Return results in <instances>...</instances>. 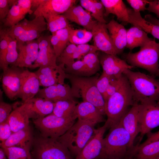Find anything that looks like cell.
I'll return each instance as SVG.
<instances>
[{
	"label": "cell",
	"mask_w": 159,
	"mask_h": 159,
	"mask_svg": "<svg viewBox=\"0 0 159 159\" xmlns=\"http://www.w3.org/2000/svg\"><path fill=\"white\" fill-rule=\"evenodd\" d=\"M134 104L129 82L123 74L119 89L105 102V114L107 119L105 123L108 128H110L118 124Z\"/></svg>",
	"instance_id": "1"
},
{
	"label": "cell",
	"mask_w": 159,
	"mask_h": 159,
	"mask_svg": "<svg viewBox=\"0 0 159 159\" xmlns=\"http://www.w3.org/2000/svg\"><path fill=\"white\" fill-rule=\"evenodd\" d=\"M135 147L130 135L119 122L110 128L109 132L104 138L100 158L125 159L128 154L131 156Z\"/></svg>",
	"instance_id": "2"
},
{
	"label": "cell",
	"mask_w": 159,
	"mask_h": 159,
	"mask_svg": "<svg viewBox=\"0 0 159 159\" xmlns=\"http://www.w3.org/2000/svg\"><path fill=\"white\" fill-rule=\"evenodd\" d=\"M129 82L134 103L153 101L159 103V80L153 76L128 69L123 72Z\"/></svg>",
	"instance_id": "3"
},
{
	"label": "cell",
	"mask_w": 159,
	"mask_h": 159,
	"mask_svg": "<svg viewBox=\"0 0 159 159\" xmlns=\"http://www.w3.org/2000/svg\"><path fill=\"white\" fill-rule=\"evenodd\" d=\"M98 75L82 77L67 74L66 79L71 85L75 98H82L83 101L95 106L103 115H105V102L96 86Z\"/></svg>",
	"instance_id": "4"
},
{
	"label": "cell",
	"mask_w": 159,
	"mask_h": 159,
	"mask_svg": "<svg viewBox=\"0 0 159 159\" xmlns=\"http://www.w3.org/2000/svg\"><path fill=\"white\" fill-rule=\"evenodd\" d=\"M95 125L78 119L63 135L57 139L69 150L74 158L93 136Z\"/></svg>",
	"instance_id": "5"
},
{
	"label": "cell",
	"mask_w": 159,
	"mask_h": 159,
	"mask_svg": "<svg viewBox=\"0 0 159 159\" xmlns=\"http://www.w3.org/2000/svg\"><path fill=\"white\" fill-rule=\"evenodd\" d=\"M127 62L133 67L144 69L153 75H157L159 64V43L152 39L140 47L135 53L130 52L124 55Z\"/></svg>",
	"instance_id": "6"
},
{
	"label": "cell",
	"mask_w": 159,
	"mask_h": 159,
	"mask_svg": "<svg viewBox=\"0 0 159 159\" xmlns=\"http://www.w3.org/2000/svg\"><path fill=\"white\" fill-rule=\"evenodd\" d=\"M30 153L34 159H74L68 149L57 139L40 135L34 137Z\"/></svg>",
	"instance_id": "7"
},
{
	"label": "cell",
	"mask_w": 159,
	"mask_h": 159,
	"mask_svg": "<svg viewBox=\"0 0 159 159\" xmlns=\"http://www.w3.org/2000/svg\"><path fill=\"white\" fill-rule=\"evenodd\" d=\"M76 115L60 117L51 114L44 117L33 120V122L42 136L57 139L75 123Z\"/></svg>",
	"instance_id": "8"
},
{
	"label": "cell",
	"mask_w": 159,
	"mask_h": 159,
	"mask_svg": "<svg viewBox=\"0 0 159 159\" xmlns=\"http://www.w3.org/2000/svg\"><path fill=\"white\" fill-rule=\"evenodd\" d=\"M138 120L141 140L159 126V103L150 101L139 104Z\"/></svg>",
	"instance_id": "9"
},
{
	"label": "cell",
	"mask_w": 159,
	"mask_h": 159,
	"mask_svg": "<svg viewBox=\"0 0 159 159\" xmlns=\"http://www.w3.org/2000/svg\"><path fill=\"white\" fill-rule=\"evenodd\" d=\"M99 58L96 52H90L82 60H77L65 65L67 74L82 77H90L96 74L100 69Z\"/></svg>",
	"instance_id": "10"
},
{
	"label": "cell",
	"mask_w": 159,
	"mask_h": 159,
	"mask_svg": "<svg viewBox=\"0 0 159 159\" xmlns=\"http://www.w3.org/2000/svg\"><path fill=\"white\" fill-rule=\"evenodd\" d=\"M24 69V68L11 66L3 71L2 87L5 95L11 100L17 98L20 90Z\"/></svg>",
	"instance_id": "11"
},
{
	"label": "cell",
	"mask_w": 159,
	"mask_h": 159,
	"mask_svg": "<svg viewBox=\"0 0 159 159\" xmlns=\"http://www.w3.org/2000/svg\"><path fill=\"white\" fill-rule=\"evenodd\" d=\"M39 79L40 86L47 87L58 84H65L67 73L65 65L41 67L34 72Z\"/></svg>",
	"instance_id": "12"
},
{
	"label": "cell",
	"mask_w": 159,
	"mask_h": 159,
	"mask_svg": "<svg viewBox=\"0 0 159 159\" xmlns=\"http://www.w3.org/2000/svg\"><path fill=\"white\" fill-rule=\"evenodd\" d=\"M17 49L18 52V58L15 63L11 66L31 69L38 55V40L26 42L17 41Z\"/></svg>",
	"instance_id": "13"
},
{
	"label": "cell",
	"mask_w": 159,
	"mask_h": 159,
	"mask_svg": "<svg viewBox=\"0 0 159 159\" xmlns=\"http://www.w3.org/2000/svg\"><path fill=\"white\" fill-rule=\"evenodd\" d=\"M39 52L37 59L31 69L55 66L57 57L50 42V35H42L37 39Z\"/></svg>",
	"instance_id": "14"
},
{
	"label": "cell",
	"mask_w": 159,
	"mask_h": 159,
	"mask_svg": "<svg viewBox=\"0 0 159 159\" xmlns=\"http://www.w3.org/2000/svg\"><path fill=\"white\" fill-rule=\"evenodd\" d=\"M107 128L105 123L103 126L95 129L92 137L74 159L100 158L102 150L103 136Z\"/></svg>",
	"instance_id": "15"
},
{
	"label": "cell",
	"mask_w": 159,
	"mask_h": 159,
	"mask_svg": "<svg viewBox=\"0 0 159 159\" xmlns=\"http://www.w3.org/2000/svg\"><path fill=\"white\" fill-rule=\"evenodd\" d=\"M106 23L97 22L91 32L94 46L97 51L114 55L117 54L113 45L106 26Z\"/></svg>",
	"instance_id": "16"
},
{
	"label": "cell",
	"mask_w": 159,
	"mask_h": 159,
	"mask_svg": "<svg viewBox=\"0 0 159 159\" xmlns=\"http://www.w3.org/2000/svg\"><path fill=\"white\" fill-rule=\"evenodd\" d=\"M76 0H44L33 13L35 16H41L46 20L50 16L62 14L75 5Z\"/></svg>",
	"instance_id": "17"
},
{
	"label": "cell",
	"mask_w": 159,
	"mask_h": 159,
	"mask_svg": "<svg viewBox=\"0 0 159 159\" xmlns=\"http://www.w3.org/2000/svg\"><path fill=\"white\" fill-rule=\"evenodd\" d=\"M116 55L104 53L99 59L103 73L111 76L118 78L123 74L125 70L131 69L133 67Z\"/></svg>",
	"instance_id": "18"
},
{
	"label": "cell",
	"mask_w": 159,
	"mask_h": 159,
	"mask_svg": "<svg viewBox=\"0 0 159 159\" xmlns=\"http://www.w3.org/2000/svg\"><path fill=\"white\" fill-rule=\"evenodd\" d=\"M36 97L54 103L61 100H75L71 87L66 84H58L40 89Z\"/></svg>",
	"instance_id": "19"
},
{
	"label": "cell",
	"mask_w": 159,
	"mask_h": 159,
	"mask_svg": "<svg viewBox=\"0 0 159 159\" xmlns=\"http://www.w3.org/2000/svg\"><path fill=\"white\" fill-rule=\"evenodd\" d=\"M22 103L29 119L32 120L42 118L52 114L54 107V102L36 97Z\"/></svg>",
	"instance_id": "20"
},
{
	"label": "cell",
	"mask_w": 159,
	"mask_h": 159,
	"mask_svg": "<svg viewBox=\"0 0 159 159\" xmlns=\"http://www.w3.org/2000/svg\"><path fill=\"white\" fill-rule=\"evenodd\" d=\"M40 86L39 79L35 73L24 69L20 90L17 98L21 99L24 102L34 97L40 90Z\"/></svg>",
	"instance_id": "21"
},
{
	"label": "cell",
	"mask_w": 159,
	"mask_h": 159,
	"mask_svg": "<svg viewBox=\"0 0 159 159\" xmlns=\"http://www.w3.org/2000/svg\"><path fill=\"white\" fill-rule=\"evenodd\" d=\"M62 14L68 21L82 26L90 32L98 22L93 19L90 13L79 5L72 6Z\"/></svg>",
	"instance_id": "22"
},
{
	"label": "cell",
	"mask_w": 159,
	"mask_h": 159,
	"mask_svg": "<svg viewBox=\"0 0 159 159\" xmlns=\"http://www.w3.org/2000/svg\"><path fill=\"white\" fill-rule=\"evenodd\" d=\"M34 138L33 131L29 125L25 128L13 132L7 140L0 143L1 148H3L17 147L30 151Z\"/></svg>",
	"instance_id": "23"
},
{
	"label": "cell",
	"mask_w": 159,
	"mask_h": 159,
	"mask_svg": "<svg viewBox=\"0 0 159 159\" xmlns=\"http://www.w3.org/2000/svg\"><path fill=\"white\" fill-rule=\"evenodd\" d=\"M106 26L117 54L122 53L126 46L127 30L113 18Z\"/></svg>",
	"instance_id": "24"
},
{
	"label": "cell",
	"mask_w": 159,
	"mask_h": 159,
	"mask_svg": "<svg viewBox=\"0 0 159 159\" xmlns=\"http://www.w3.org/2000/svg\"><path fill=\"white\" fill-rule=\"evenodd\" d=\"M75 113L78 119L95 125L105 121L103 115L91 103L83 101L78 103Z\"/></svg>",
	"instance_id": "25"
},
{
	"label": "cell",
	"mask_w": 159,
	"mask_h": 159,
	"mask_svg": "<svg viewBox=\"0 0 159 159\" xmlns=\"http://www.w3.org/2000/svg\"><path fill=\"white\" fill-rule=\"evenodd\" d=\"M139 104L135 102L120 120L119 123L130 135L134 145L136 137L140 133L138 120Z\"/></svg>",
	"instance_id": "26"
},
{
	"label": "cell",
	"mask_w": 159,
	"mask_h": 159,
	"mask_svg": "<svg viewBox=\"0 0 159 159\" xmlns=\"http://www.w3.org/2000/svg\"><path fill=\"white\" fill-rule=\"evenodd\" d=\"M105 9L104 16L110 14L115 15L117 20L124 24L129 23V17L127 8L122 0H101Z\"/></svg>",
	"instance_id": "27"
},
{
	"label": "cell",
	"mask_w": 159,
	"mask_h": 159,
	"mask_svg": "<svg viewBox=\"0 0 159 159\" xmlns=\"http://www.w3.org/2000/svg\"><path fill=\"white\" fill-rule=\"evenodd\" d=\"M47 29V24L42 16H35L31 20L29 27L24 33L16 39L17 41L26 42L38 39L42 33Z\"/></svg>",
	"instance_id": "28"
},
{
	"label": "cell",
	"mask_w": 159,
	"mask_h": 159,
	"mask_svg": "<svg viewBox=\"0 0 159 159\" xmlns=\"http://www.w3.org/2000/svg\"><path fill=\"white\" fill-rule=\"evenodd\" d=\"M129 17V23L139 27L146 33L150 34L159 39V26L146 20L140 12H135L132 9L127 8Z\"/></svg>",
	"instance_id": "29"
},
{
	"label": "cell",
	"mask_w": 159,
	"mask_h": 159,
	"mask_svg": "<svg viewBox=\"0 0 159 159\" xmlns=\"http://www.w3.org/2000/svg\"><path fill=\"white\" fill-rule=\"evenodd\" d=\"M29 118L22 103L15 107L8 120L12 132H15L29 126Z\"/></svg>",
	"instance_id": "30"
},
{
	"label": "cell",
	"mask_w": 159,
	"mask_h": 159,
	"mask_svg": "<svg viewBox=\"0 0 159 159\" xmlns=\"http://www.w3.org/2000/svg\"><path fill=\"white\" fill-rule=\"evenodd\" d=\"M148 34L139 27L133 26L127 30L126 47L130 50L138 47H141L150 41Z\"/></svg>",
	"instance_id": "31"
},
{
	"label": "cell",
	"mask_w": 159,
	"mask_h": 159,
	"mask_svg": "<svg viewBox=\"0 0 159 159\" xmlns=\"http://www.w3.org/2000/svg\"><path fill=\"white\" fill-rule=\"evenodd\" d=\"M159 156V140L143 146L135 147L131 155L133 159H153Z\"/></svg>",
	"instance_id": "32"
},
{
	"label": "cell",
	"mask_w": 159,
	"mask_h": 159,
	"mask_svg": "<svg viewBox=\"0 0 159 159\" xmlns=\"http://www.w3.org/2000/svg\"><path fill=\"white\" fill-rule=\"evenodd\" d=\"M81 6L91 14V16L97 21L106 23L104 18L105 10L100 1L95 0H80Z\"/></svg>",
	"instance_id": "33"
},
{
	"label": "cell",
	"mask_w": 159,
	"mask_h": 159,
	"mask_svg": "<svg viewBox=\"0 0 159 159\" xmlns=\"http://www.w3.org/2000/svg\"><path fill=\"white\" fill-rule=\"evenodd\" d=\"M77 102L75 100H61L54 103L52 114L60 117H68L76 115L75 110Z\"/></svg>",
	"instance_id": "34"
},
{
	"label": "cell",
	"mask_w": 159,
	"mask_h": 159,
	"mask_svg": "<svg viewBox=\"0 0 159 159\" xmlns=\"http://www.w3.org/2000/svg\"><path fill=\"white\" fill-rule=\"evenodd\" d=\"M92 38L91 32L85 29H76L69 27V42L77 45L87 44Z\"/></svg>",
	"instance_id": "35"
},
{
	"label": "cell",
	"mask_w": 159,
	"mask_h": 159,
	"mask_svg": "<svg viewBox=\"0 0 159 159\" xmlns=\"http://www.w3.org/2000/svg\"><path fill=\"white\" fill-rule=\"evenodd\" d=\"M46 21L47 29L52 33L70 26L69 21L62 14L51 16Z\"/></svg>",
	"instance_id": "36"
},
{
	"label": "cell",
	"mask_w": 159,
	"mask_h": 159,
	"mask_svg": "<svg viewBox=\"0 0 159 159\" xmlns=\"http://www.w3.org/2000/svg\"><path fill=\"white\" fill-rule=\"evenodd\" d=\"M25 16L21 13L19 7L16 5L11 7L6 18L2 21L5 27H10L24 19Z\"/></svg>",
	"instance_id": "37"
},
{
	"label": "cell",
	"mask_w": 159,
	"mask_h": 159,
	"mask_svg": "<svg viewBox=\"0 0 159 159\" xmlns=\"http://www.w3.org/2000/svg\"><path fill=\"white\" fill-rule=\"evenodd\" d=\"M0 67L4 71L8 67L6 65V58L11 37L6 34L3 29L0 30Z\"/></svg>",
	"instance_id": "38"
},
{
	"label": "cell",
	"mask_w": 159,
	"mask_h": 159,
	"mask_svg": "<svg viewBox=\"0 0 159 159\" xmlns=\"http://www.w3.org/2000/svg\"><path fill=\"white\" fill-rule=\"evenodd\" d=\"M2 148L8 159H32L30 151L24 148L17 147Z\"/></svg>",
	"instance_id": "39"
},
{
	"label": "cell",
	"mask_w": 159,
	"mask_h": 159,
	"mask_svg": "<svg viewBox=\"0 0 159 159\" xmlns=\"http://www.w3.org/2000/svg\"><path fill=\"white\" fill-rule=\"evenodd\" d=\"M31 20L24 18L10 27L3 29L5 33L14 39H16L22 35L29 27Z\"/></svg>",
	"instance_id": "40"
},
{
	"label": "cell",
	"mask_w": 159,
	"mask_h": 159,
	"mask_svg": "<svg viewBox=\"0 0 159 159\" xmlns=\"http://www.w3.org/2000/svg\"><path fill=\"white\" fill-rule=\"evenodd\" d=\"M97 50L93 45L87 44H82L77 45V48L70 58L65 63V65L70 62L75 61V60H80L88 53Z\"/></svg>",
	"instance_id": "41"
},
{
	"label": "cell",
	"mask_w": 159,
	"mask_h": 159,
	"mask_svg": "<svg viewBox=\"0 0 159 159\" xmlns=\"http://www.w3.org/2000/svg\"><path fill=\"white\" fill-rule=\"evenodd\" d=\"M17 40L11 38L8 45L6 58L7 66L13 65L16 62L18 57L17 49Z\"/></svg>",
	"instance_id": "42"
},
{
	"label": "cell",
	"mask_w": 159,
	"mask_h": 159,
	"mask_svg": "<svg viewBox=\"0 0 159 159\" xmlns=\"http://www.w3.org/2000/svg\"><path fill=\"white\" fill-rule=\"evenodd\" d=\"M0 124L8 121L12 112L13 106L11 104L4 102L3 100V93L0 91Z\"/></svg>",
	"instance_id": "43"
},
{
	"label": "cell",
	"mask_w": 159,
	"mask_h": 159,
	"mask_svg": "<svg viewBox=\"0 0 159 159\" xmlns=\"http://www.w3.org/2000/svg\"><path fill=\"white\" fill-rule=\"evenodd\" d=\"M122 75L118 78L114 77L111 81L106 91L103 96L105 102L119 89L121 82Z\"/></svg>",
	"instance_id": "44"
},
{
	"label": "cell",
	"mask_w": 159,
	"mask_h": 159,
	"mask_svg": "<svg viewBox=\"0 0 159 159\" xmlns=\"http://www.w3.org/2000/svg\"><path fill=\"white\" fill-rule=\"evenodd\" d=\"M113 77L102 72L101 75L97 79L96 82L97 87L102 97Z\"/></svg>",
	"instance_id": "45"
},
{
	"label": "cell",
	"mask_w": 159,
	"mask_h": 159,
	"mask_svg": "<svg viewBox=\"0 0 159 159\" xmlns=\"http://www.w3.org/2000/svg\"><path fill=\"white\" fill-rule=\"evenodd\" d=\"M64 28L56 32L59 39L61 53L67 45L69 42V27Z\"/></svg>",
	"instance_id": "46"
},
{
	"label": "cell",
	"mask_w": 159,
	"mask_h": 159,
	"mask_svg": "<svg viewBox=\"0 0 159 159\" xmlns=\"http://www.w3.org/2000/svg\"><path fill=\"white\" fill-rule=\"evenodd\" d=\"M77 47V45L71 43L67 45L60 55L57 58V60L60 64L62 63L64 64L74 53Z\"/></svg>",
	"instance_id": "47"
},
{
	"label": "cell",
	"mask_w": 159,
	"mask_h": 159,
	"mask_svg": "<svg viewBox=\"0 0 159 159\" xmlns=\"http://www.w3.org/2000/svg\"><path fill=\"white\" fill-rule=\"evenodd\" d=\"M126 1L135 12H140L147 10L146 6L148 4L149 0H127Z\"/></svg>",
	"instance_id": "48"
},
{
	"label": "cell",
	"mask_w": 159,
	"mask_h": 159,
	"mask_svg": "<svg viewBox=\"0 0 159 159\" xmlns=\"http://www.w3.org/2000/svg\"><path fill=\"white\" fill-rule=\"evenodd\" d=\"M13 132L8 121L0 124V143L7 140Z\"/></svg>",
	"instance_id": "49"
},
{
	"label": "cell",
	"mask_w": 159,
	"mask_h": 159,
	"mask_svg": "<svg viewBox=\"0 0 159 159\" xmlns=\"http://www.w3.org/2000/svg\"><path fill=\"white\" fill-rule=\"evenodd\" d=\"M16 5L19 7L22 13L24 16L27 13L32 14L31 11V0H18Z\"/></svg>",
	"instance_id": "50"
},
{
	"label": "cell",
	"mask_w": 159,
	"mask_h": 159,
	"mask_svg": "<svg viewBox=\"0 0 159 159\" xmlns=\"http://www.w3.org/2000/svg\"><path fill=\"white\" fill-rule=\"evenodd\" d=\"M10 9L8 0H0V20L2 21L6 17Z\"/></svg>",
	"instance_id": "51"
},
{
	"label": "cell",
	"mask_w": 159,
	"mask_h": 159,
	"mask_svg": "<svg viewBox=\"0 0 159 159\" xmlns=\"http://www.w3.org/2000/svg\"><path fill=\"white\" fill-rule=\"evenodd\" d=\"M50 35L51 43L58 58L61 54L58 38L56 32Z\"/></svg>",
	"instance_id": "52"
},
{
	"label": "cell",
	"mask_w": 159,
	"mask_h": 159,
	"mask_svg": "<svg viewBox=\"0 0 159 159\" xmlns=\"http://www.w3.org/2000/svg\"><path fill=\"white\" fill-rule=\"evenodd\" d=\"M147 10L155 14L159 18V0H150Z\"/></svg>",
	"instance_id": "53"
},
{
	"label": "cell",
	"mask_w": 159,
	"mask_h": 159,
	"mask_svg": "<svg viewBox=\"0 0 159 159\" xmlns=\"http://www.w3.org/2000/svg\"><path fill=\"white\" fill-rule=\"evenodd\" d=\"M147 139L142 143L139 145L141 147L153 142L159 140V130L155 132H150L147 134Z\"/></svg>",
	"instance_id": "54"
},
{
	"label": "cell",
	"mask_w": 159,
	"mask_h": 159,
	"mask_svg": "<svg viewBox=\"0 0 159 159\" xmlns=\"http://www.w3.org/2000/svg\"><path fill=\"white\" fill-rule=\"evenodd\" d=\"M44 0H31V11L34 13Z\"/></svg>",
	"instance_id": "55"
},
{
	"label": "cell",
	"mask_w": 159,
	"mask_h": 159,
	"mask_svg": "<svg viewBox=\"0 0 159 159\" xmlns=\"http://www.w3.org/2000/svg\"><path fill=\"white\" fill-rule=\"evenodd\" d=\"M148 21L159 26V19L150 14H147L145 16L144 18Z\"/></svg>",
	"instance_id": "56"
},
{
	"label": "cell",
	"mask_w": 159,
	"mask_h": 159,
	"mask_svg": "<svg viewBox=\"0 0 159 159\" xmlns=\"http://www.w3.org/2000/svg\"><path fill=\"white\" fill-rule=\"evenodd\" d=\"M0 159H8L3 149L0 148Z\"/></svg>",
	"instance_id": "57"
},
{
	"label": "cell",
	"mask_w": 159,
	"mask_h": 159,
	"mask_svg": "<svg viewBox=\"0 0 159 159\" xmlns=\"http://www.w3.org/2000/svg\"><path fill=\"white\" fill-rule=\"evenodd\" d=\"M153 159H159V156H158Z\"/></svg>",
	"instance_id": "58"
},
{
	"label": "cell",
	"mask_w": 159,
	"mask_h": 159,
	"mask_svg": "<svg viewBox=\"0 0 159 159\" xmlns=\"http://www.w3.org/2000/svg\"><path fill=\"white\" fill-rule=\"evenodd\" d=\"M157 75H159V69H158V72Z\"/></svg>",
	"instance_id": "59"
},
{
	"label": "cell",
	"mask_w": 159,
	"mask_h": 159,
	"mask_svg": "<svg viewBox=\"0 0 159 159\" xmlns=\"http://www.w3.org/2000/svg\"><path fill=\"white\" fill-rule=\"evenodd\" d=\"M125 159H133L132 158H129Z\"/></svg>",
	"instance_id": "60"
}]
</instances>
